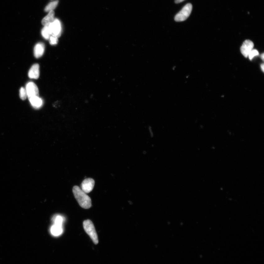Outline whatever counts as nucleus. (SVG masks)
Returning <instances> with one entry per match:
<instances>
[{
	"label": "nucleus",
	"instance_id": "nucleus-7",
	"mask_svg": "<svg viewBox=\"0 0 264 264\" xmlns=\"http://www.w3.org/2000/svg\"><path fill=\"white\" fill-rule=\"evenodd\" d=\"M95 181L92 178L86 179L82 184V190L86 193H88L92 191L94 188Z\"/></svg>",
	"mask_w": 264,
	"mask_h": 264
},
{
	"label": "nucleus",
	"instance_id": "nucleus-1",
	"mask_svg": "<svg viewBox=\"0 0 264 264\" xmlns=\"http://www.w3.org/2000/svg\"><path fill=\"white\" fill-rule=\"evenodd\" d=\"M73 193L75 198L80 206L84 209L90 208L91 207V198L83 191L79 186H75L73 188Z\"/></svg>",
	"mask_w": 264,
	"mask_h": 264
},
{
	"label": "nucleus",
	"instance_id": "nucleus-14",
	"mask_svg": "<svg viewBox=\"0 0 264 264\" xmlns=\"http://www.w3.org/2000/svg\"><path fill=\"white\" fill-rule=\"evenodd\" d=\"M58 3V1H54L48 4L45 8V11L50 12L53 11L57 7Z\"/></svg>",
	"mask_w": 264,
	"mask_h": 264
},
{
	"label": "nucleus",
	"instance_id": "nucleus-18",
	"mask_svg": "<svg viewBox=\"0 0 264 264\" xmlns=\"http://www.w3.org/2000/svg\"><path fill=\"white\" fill-rule=\"evenodd\" d=\"M50 43L51 45H55L58 43V38L55 36H51L49 38Z\"/></svg>",
	"mask_w": 264,
	"mask_h": 264
},
{
	"label": "nucleus",
	"instance_id": "nucleus-5",
	"mask_svg": "<svg viewBox=\"0 0 264 264\" xmlns=\"http://www.w3.org/2000/svg\"><path fill=\"white\" fill-rule=\"evenodd\" d=\"M26 90L27 97L30 98L32 97H39V91L37 86L33 82H29L26 85Z\"/></svg>",
	"mask_w": 264,
	"mask_h": 264
},
{
	"label": "nucleus",
	"instance_id": "nucleus-8",
	"mask_svg": "<svg viewBox=\"0 0 264 264\" xmlns=\"http://www.w3.org/2000/svg\"><path fill=\"white\" fill-rule=\"evenodd\" d=\"M40 75L39 66L38 64H34L30 68L28 72V76L30 79H38Z\"/></svg>",
	"mask_w": 264,
	"mask_h": 264
},
{
	"label": "nucleus",
	"instance_id": "nucleus-21",
	"mask_svg": "<svg viewBox=\"0 0 264 264\" xmlns=\"http://www.w3.org/2000/svg\"><path fill=\"white\" fill-rule=\"evenodd\" d=\"M261 57L262 59V60H263V61H264V53H263L261 55Z\"/></svg>",
	"mask_w": 264,
	"mask_h": 264
},
{
	"label": "nucleus",
	"instance_id": "nucleus-17",
	"mask_svg": "<svg viewBox=\"0 0 264 264\" xmlns=\"http://www.w3.org/2000/svg\"><path fill=\"white\" fill-rule=\"evenodd\" d=\"M259 55V52L257 50L253 49L250 52L248 57L249 60L251 61L255 57Z\"/></svg>",
	"mask_w": 264,
	"mask_h": 264
},
{
	"label": "nucleus",
	"instance_id": "nucleus-11",
	"mask_svg": "<svg viewBox=\"0 0 264 264\" xmlns=\"http://www.w3.org/2000/svg\"><path fill=\"white\" fill-rule=\"evenodd\" d=\"M54 12L51 11L49 12L48 15L44 17L42 21V24L43 26L52 23L54 20Z\"/></svg>",
	"mask_w": 264,
	"mask_h": 264
},
{
	"label": "nucleus",
	"instance_id": "nucleus-19",
	"mask_svg": "<svg viewBox=\"0 0 264 264\" xmlns=\"http://www.w3.org/2000/svg\"><path fill=\"white\" fill-rule=\"evenodd\" d=\"M184 1H185V0H175V2L176 4L182 2H183Z\"/></svg>",
	"mask_w": 264,
	"mask_h": 264
},
{
	"label": "nucleus",
	"instance_id": "nucleus-20",
	"mask_svg": "<svg viewBox=\"0 0 264 264\" xmlns=\"http://www.w3.org/2000/svg\"><path fill=\"white\" fill-rule=\"evenodd\" d=\"M261 70H262V71L263 72H264V64H263V63L261 65Z\"/></svg>",
	"mask_w": 264,
	"mask_h": 264
},
{
	"label": "nucleus",
	"instance_id": "nucleus-6",
	"mask_svg": "<svg viewBox=\"0 0 264 264\" xmlns=\"http://www.w3.org/2000/svg\"><path fill=\"white\" fill-rule=\"evenodd\" d=\"M254 44L251 40H247L243 42L241 47V52L246 58L248 57L250 52L253 49Z\"/></svg>",
	"mask_w": 264,
	"mask_h": 264
},
{
	"label": "nucleus",
	"instance_id": "nucleus-4",
	"mask_svg": "<svg viewBox=\"0 0 264 264\" xmlns=\"http://www.w3.org/2000/svg\"><path fill=\"white\" fill-rule=\"evenodd\" d=\"M49 27L51 36L57 38L60 37L61 34L62 28L59 20L55 19L52 23L49 24Z\"/></svg>",
	"mask_w": 264,
	"mask_h": 264
},
{
	"label": "nucleus",
	"instance_id": "nucleus-2",
	"mask_svg": "<svg viewBox=\"0 0 264 264\" xmlns=\"http://www.w3.org/2000/svg\"><path fill=\"white\" fill-rule=\"evenodd\" d=\"M83 226L86 232L90 237L95 244L98 243V239L94 224L90 220H85L83 222Z\"/></svg>",
	"mask_w": 264,
	"mask_h": 264
},
{
	"label": "nucleus",
	"instance_id": "nucleus-9",
	"mask_svg": "<svg viewBox=\"0 0 264 264\" xmlns=\"http://www.w3.org/2000/svg\"><path fill=\"white\" fill-rule=\"evenodd\" d=\"M44 51V45L42 43L36 44L34 49V54L36 58H39L43 55Z\"/></svg>",
	"mask_w": 264,
	"mask_h": 264
},
{
	"label": "nucleus",
	"instance_id": "nucleus-13",
	"mask_svg": "<svg viewBox=\"0 0 264 264\" xmlns=\"http://www.w3.org/2000/svg\"><path fill=\"white\" fill-rule=\"evenodd\" d=\"M42 34L43 37L46 39H49L51 34L49 27V24L44 26L42 30Z\"/></svg>",
	"mask_w": 264,
	"mask_h": 264
},
{
	"label": "nucleus",
	"instance_id": "nucleus-12",
	"mask_svg": "<svg viewBox=\"0 0 264 264\" xmlns=\"http://www.w3.org/2000/svg\"><path fill=\"white\" fill-rule=\"evenodd\" d=\"M30 103L34 108H39L43 104V101L39 97H32L29 99Z\"/></svg>",
	"mask_w": 264,
	"mask_h": 264
},
{
	"label": "nucleus",
	"instance_id": "nucleus-15",
	"mask_svg": "<svg viewBox=\"0 0 264 264\" xmlns=\"http://www.w3.org/2000/svg\"><path fill=\"white\" fill-rule=\"evenodd\" d=\"M20 98L23 100H25L27 98V94L26 89L24 87H21L20 91Z\"/></svg>",
	"mask_w": 264,
	"mask_h": 264
},
{
	"label": "nucleus",
	"instance_id": "nucleus-16",
	"mask_svg": "<svg viewBox=\"0 0 264 264\" xmlns=\"http://www.w3.org/2000/svg\"><path fill=\"white\" fill-rule=\"evenodd\" d=\"M53 220L54 224L62 226L63 219L61 216L58 215L54 217Z\"/></svg>",
	"mask_w": 264,
	"mask_h": 264
},
{
	"label": "nucleus",
	"instance_id": "nucleus-10",
	"mask_svg": "<svg viewBox=\"0 0 264 264\" xmlns=\"http://www.w3.org/2000/svg\"><path fill=\"white\" fill-rule=\"evenodd\" d=\"M50 232L54 236H59L63 232L62 226L54 224L51 227Z\"/></svg>",
	"mask_w": 264,
	"mask_h": 264
},
{
	"label": "nucleus",
	"instance_id": "nucleus-3",
	"mask_svg": "<svg viewBox=\"0 0 264 264\" xmlns=\"http://www.w3.org/2000/svg\"><path fill=\"white\" fill-rule=\"evenodd\" d=\"M192 8L191 4H187L181 11L176 14L174 18L176 22H182L186 20L191 13Z\"/></svg>",
	"mask_w": 264,
	"mask_h": 264
}]
</instances>
